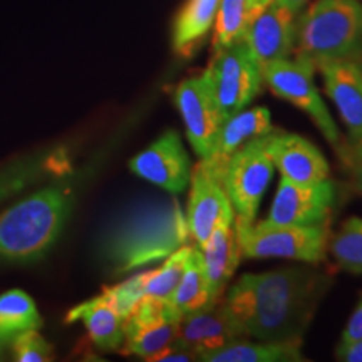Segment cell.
<instances>
[{"label":"cell","mask_w":362,"mask_h":362,"mask_svg":"<svg viewBox=\"0 0 362 362\" xmlns=\"http://www.w3.org/2000/svg\"><path fill=\"white\" fill-rule=\"evenodd\" d=\"M324 292L322 274L309 269H280L245 274L223 296V304L247 336L259 341L300 342Z\"/></svg>","instance_id":"cell-1"},{"label":"cell","mask_w":362,"mask_h":362,"mask_svg":"<svg viewBox=\"0 0 362 362\" xmlns=\"http://www.w3.org/2000/svg\"><path fill=\"white\" fill-rule=\"evenodd\" d=\"M192 240L178 200H148L129 208L111 225L104 237L103 253L116 274H126L165 260Z\"/></svg>","instance_id":"cell-2"},{"label":"cell","mask_w":362,"mask_h":362,"mask_svg":"<svg viewBox=\"0 0 362 362\" xmlns=\"http://www.w3.org/2000/svg\"><path fill=\"white\" fill-rule=\"evenodd\" d=\"M72 205L71 189L47 187L0 215V260L27 264L42 259L64 228Z\"/></svg>","instance_id":"cell-3"},{"label":"cell","mask_w":362,"mask_h":362,"mask_svg":"<svg viewBox=\"0 0 362 362\" xmlns=\"http://www.w3.org/2000/svg\"><path fill=\"white\" fill-rule=\"evenodd\" d=\"M293 52L314 67L342 59L356 61L362 54L361 0H314L297 16Z\"/></svg>","instance_id":"cell-4"},{"label":"cell","mask_w":362,"mask_h":362,"mask_svg":"<svg viewBox=\"0 0 362 362\" xmlns=\"http://www.w3.org/2000/svg\"><path fill=\"white\" fill-rule=\"evenodd\" d=\"M240 255L245 259H285L320 262L329 243L325 225L296 226L272 225L267 221L242 225L235 223Z\"/></svg>","instance_id":"cell-5"},{"label":"cell","mask_w":362,"mask_h":362,"mask_svg":"<svg viewBox=\"0 0 362 362\" xmlns=\"http://www.w3.org/2000/svg\"><path fill=\"white\" fill-rule=\"evenodd\" d=\"M270 134L252 139L238 149L226 163L221 187L232 203L235 223L250 225L255 221L260 202L274 175L270 156Z\"/></svg>","instance_id":"cell-6"},{"label":"cell","mask_w":362,"mask_h":362,"mask_svg":"<svg viewBox=\"0 0 362 362\" xmlns=\"http://www.w3.org/2000/svg\"><path fill=\"white\" fill-rule=\"evenodd\" d=\"M205 74L223 117L245 110L262 88V69L243 40L214 52Z\"/></svg>","instance_id":"cell-7"},{"label":"cell","mask_w":362,"mask_h":362,"mask_svg":"<svg viewBox=\"0 0 362 362\" xmlns=\"http://www.w3.org/2000/svg\"><path fill=\"white\" fill-rule=\"evenodd\" d=\"M314 69L312 62L296 56L293 61L287 57L265 66L262 69V78L275 96L285 99L309 115L324 138L337 148L341 144V133L315 88Z\"/></svg>","instance_id":"cell-8"},{"label":"cell","mask_w":362,"mask_h":362,"mask_svg":"<svg viewBox=\"0 0 362 362\" xmlns=\"http://www.w3.org/2000/svg\"><path fill=\"white\" fill-rule=\"evenodd\" d=\"M175 101L183 117L188 141L200 160H205L211 155L215 139L225 121L205 72L181 81L176 88Z\"/></svg>","instance_id":"cell-9"},{"label":"cell","mask_w":362,"mask_h":362,"mask_svg":"<svg viewBox=\"0 0 362 362\" xmlns=\"http://www.w3.org/2000/svg\"><path fill=\"white\" fill-rule=\"evenodd\" d=\"M336 202V185L330 180L315 185H296L280 178L277 193L269 216L264 221L272 225H325Z\"/></svg>","instance_id":"cell-10"},{"label":"cell","mask_w":362,"mask_h":362,"mask_svg":"<svg viewBox=\"0 0 362 362\" xmlns=\"http://www.w3.org/2000/svg\"><path fill=\"white\" fill-rule=\"evenodd\" d=\"M181 314L170 302L143 297L124 320V354L149 361L176 337Z\"/></svg>","instance_id":"cell-11"},{"label":"cell","mask_w":362,"mask_h":362,"mask_svg":"<svg viewBox=\"0 0 362 362\" xmlns=\"http://www.w3.org/2000/svg\"><path fill=\"white\" fill-rule=\"evenodd\" d=\"M297 16L280 0H270L248 24L242 40L260 69L280 59H287L293 52Z\"/></svg>","instance_id":"cell-12"},{"label":"cell","mask_w":362,"mask_h":362,"mask_svg":"<svg viewBox=\"0 0 362 362\" xmlns=\"http://www.w3.org/2000/svg\"><path fill=\"white\" fill-rule=\"evenodd\" d=\"M129 168L139 178L180 194L192 178V163L176 131H166L151 146L129 161Z\"/></svg>","instance_id":"cell-13"},{"label":"cell","mask_w":362,"mask_h":362,"mask_svg":"<svg viewBox=\"0 0 362 362\" xmlns=\"http://www.w3.org/2000/svg\"><path fill=\"white\" fill-rule=\"evenodd\" d=\"M247 337L245 329L226 309L221 298L214 305L181 315L175 341L193 351L200 361L208 352Z\"/></svg>","instance_id":"cell-14"},{"label":"cell","mask_w":362,"mask_h":362,"mask_svg":"<svg viewBox=\"0 0 362 362\" xmlns=\"http://www.w3.org/2000/svg\"><path fill=\"white\" fill-rule=\"evenodd\" d=\"M187 221L193 242L202 247L215 228L228 216H235L232 203L226 197L220 180L215 178L200 161L192 171Z\"/></svg>","instance_id":"cell-15"},{"label":"cell","mask_w":362,"mask_h":362,"mask_svg":"<svg viewBox=\"0 0 362 362\" xmlns=\"http://www.w3.org/2000/svg\"><path fill=\"white\" fill-rule=\"evenodd\" d=\"M270 156L280 175L296 185H315L329 180L330 168L322 151L298 134L272 131Z\"/></svg>","instance_id":"cell-16"},{"label":"cell","mask_w":362,"mask_h":362,"mask_svg":"<svg viewBox=\"0 0 362 362\" xmlns=\"http://www.w3.org/2000/svg\"><path fill=\"white\" fill-rule=\"evenodd\" d=\"M317 69L324 78L325 93L346 124L351 143H362V74L357 61H330Z\"/></svg>","instance_id":"cell-17"},{"label":"cell","mask_w":362,"mask_h":362,"mask_svg":"<svg viewBox=\"0 0 362 362\" xmlns=\"http://www.w3.org/2000/svg\"><path fill=\"white\" fill-rule=\"evenodd\" d=\"M274 131L272 128L270 111L267 107H253V110H242L233 116L226 117L215 139V146L211 155L200 160L203 166L210 171L215 178L220 180L223 175L226 163L240 148L245 146L252 139L260 138Z\"/></svg>","instance_id":"cell-18"},{"label":"cell","mask_w":362,"mask_h":362,"mask_svg":"<svg viewBox=\"0 0 362 362\" xmlns=\"http://www.w3.org/2000/svg\"><path fill=\"white\" fill-rule=\"evenodd\" d=\"M198 248L202 250L210 296L215 302H218L223 298L226 285L232 280L242 259L237 232H235V216H228L221 221L211 237Z\"/></svg>","instance_id":"cell-19"},{"label":"cell","mask_w":362,"mask_h":362,"mask_svg":"<svg viewBox=\"0 0 362 362\" xmlns=\"http://www.w3.org/2000/svg\"><path fill=\"white\" fill-rule=\"evenodd\" d=\"M84 322L89 339L101 351H117L124 344V320L104 293L69 310L66 322Z\"/></svg>","instance_id":"cell-20"},{"label":"cell","mask_w":362,"mask_h":362,"mask_svg":"<svg viewBox=\"0 0 362 362\" xmlns=\"http://www.w3.org/2000/svg\"><path fill=\"white\" fill-rule=\"evenodd\" d=\"M220 0H187L176 13L171 44L176 56L189 59L198 52L215 24Z\"/></svg>","instance_id":"cell-21"},{"label":"cell","mask_w":362,"mask_h":362,"mask_svg":"<svg viewBox=\"0 0 362 362\" xmlns=\"http://www.w3.org/2000/svg\"><path fill=\"white\" fill-rule=\"evenodd\" d=\"M300 342H250L242 339L218 351L208 352L200 361L205 362H297L304 361L300 352Z\"/></svg>","instance_id":"cell-22"},{"label":"cell","mask_w":362,"mask_h":362,"mask_svg":"<svg viewBox=\"0 0 362 362\" xmlns=\"http://www.w3.org/2000/svg\"><path fill=\"white\" fill-rule=\"evenodd\" d=\"M267 0H220L214 24V52L242 40L248 24L267 6Z\"/></svg>","instance_id":"cell-23"},{"label":"cell","mask_w":362,"mask_h":362,"mask_svg":"<svg viewBox=\"0 0 362 362\" xmlns=\"http://www.w3.org/2000/svg\"><path fill=\"white\" fill-rule=\"evenodd\" d=\"M170 304L181 315L216 304L210 296V287H208L205 269H203L202 250L198 247H193L187 269H185L183 277H181L178 287H176Z\"/></svg>","instance_id":"cell-24"},{"label":"cell","mask_w":362,"mask_h":362,"mask_svg":"<svg viewBox=\"0 0 362 362\" xmlns=\"http://www.w3.org/2000/svg\"><path fill=\"white\" fill-rule=\"evenodd\" d=\"M34 300L22 291H11L0 296V341H8L17 334L40 327Z\"/></svg>","instance_id":"cell-25"},{"label":"cell","mask_w":362,"mask_h":362,"mask_svg":"<svg viewBox=\"0 0 362 362\" xmlns=\"http://www.w3.org/2000/svg\"><path fill=\"white\" fill-rule=\"evenodd\" d=\"M193 247L194 245H183L170 257H166L160 269L144 272V297L155 298L160 302L171 300L181 277H183L185 269H187Z\"/></svg>","instance_id":"cell-26"},{"label":"cell","mask_w":362,"mask_h":362,"mask_svg":"<svg viewBox=\"0 0 362 362\" xmlns=\"http://www.w3.org/2000/svg\"><path fill=\"white\" fill-rule=\"evenodd\" d=\"M56 156H33L13 163L12 166L0 170V202L19 193L29 185L56 171Z\"/></svg>","instance_id":"cell-27"},{"label":"cell","mask_w":362,"mask_h":362,"mask_svg":"<svg viewBox=\"0 0 362 362\" xmlns=\"http://www.w3.org/2000/svg\"><path fill=\"white\" fill-rule=\"evenodd\" d=\"M327 248L336 264L342 270L362 275V218L351 216L344 221L341 230L332 235Z\"/></svg>","instance_id":"cell-28"},{"label":"cell","mask_w":362,"mask_h":362,"mask_svg":"<svg viewBox=\"0 0 362 362\" xmlns=\"http://www.w3.org/2000/svg\"><path fill=\"white\" fill-rule=\"evenodd\" d=\"M143 280H144V272L143 274L133 275L124 282L115 285V287H106L103 291L104 296L111 300V304L115 305L117 314L121 315V319L126 320L129 317L131 312L138 304L139 300L144 297V288H143Z\"/></svg>","instance_id":"cell-29"},{"label":"cell","mask_w":362,"mask_h":362,"mask_svg":"<svg viewBox=\"0 0 362 362\" xmlns=\"http://www.w3.org/2000/svg\"><path fill=\"white\" fill-rule=\"evenodd\" d=\"M12 347L16 361L19 362H45L52 361L54 357L51 344L35 332V329L17 334Z\"/></svg>","instance_id":"cell-30"},{"label":"cell","mask_w":362,"mask_h":362,"mask_svg":"<svg viewBox=\"0 0 362 362\" xmlns=\"http://www.w3.org/2000/svg\"><path fill=\"white\" fill-rule=\"evenodd\" d=\"M341 153L351 173L352 183L362 193V143H351Z\"/></svg>","instance_id":"cell-31"},{"label":"cell","mask_w":362,"mask_h":362,"mask_svg":"<svg viewBox=\"0 0 362 362\" xmlns=\"http://www.w3.org/2000/svg\"><path fill=\"white\" fill-rule=\"evenodd\" d=\"M149 361L156 362H193L198 361V356L193 351L187 349L185 346H181L180 342L173 341L170 346H166L165 349H161L158 354H155Z\"/></svg>","instance_id":"cell-32"},{"label":"cell","mask_w":362,"mask_h":362,"mask_svg":"<svg viewBox=\"0 0 362 362\" xmlns=\"http://www.w3.org/2000/svg\"><path fill=\"white\" fill-rule=\"evenodd\" d=\"M357 339H362V298L356 310L352 312L349 322H347L342 334V342H352Z\"/></svg>","instance_id":"cell-33"},{"label":"cell","mask_w":362,"mask_h":362,"mask_svg":"<svg viewBox=\"0 0 362 362\" xmlns=\"http://www.w3.org/2000/svg\"><path fill=\"white\" fill-rule=\"evenodd\" d=\"M339 361L362 362V339L352 342H341L336 352Z\"/></svg>","instance_id":"cell-34"},{"label":"cell","mask_w":362,"mask_h":362,"mask_svg":"<svg viewBox=\"0 0 362 362\" xmlns=\"http://www.w3.org/2000/svg\"><path fill=\"white\" fill-rule=\"evenodd\" d=\"M280 2L285 4L288 8H292L296 13H300L307 7L309 0H280Z\"/></svg>","instance_id":"cell-35"},{"label":"cell","mask_w":362,"mask_h":362,"mask_svg":"<svg viewBox=\"0 0 362 362\" xmlns=\"http://www.w3.org/2000/svg\"><path fill=\"white\" fill-rule=\"evenodd\" d=\"M356 61H357V64H359V69H361V74H362V54L356 59Z\"/></svg>","instance_id":"cell-36"},{"label":"cell","mask_w":362,"mask_h":362,"mask_svg":"<svg viewBox=\"0 0 362 362\" xmlns=\"http://www.w3.org/2000/svg\"><path fill=\"white\" fill-rule=\"evenodd\" d=\"M267 2H270V0H267Z\"/></svg>","instance_id":"cell-37"}]
</instances>
